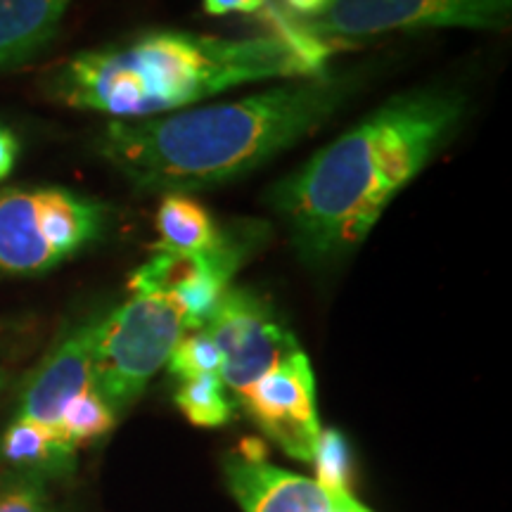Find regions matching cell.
Here are the masks:
<instances>
[{"instance_id":"1","label":"cell","mask_w":512,"mask_h":512,"mask_svg":"<svg viewBox=\"0 0 512 512\" xmlns=\"http://www.w3.org/2000/svg\"><path fill=\"white\" fill-rule=\"evenodd\" d=\"M465 112L458 88L403 91L275 183L268 204L302 261L325 266L354 252L389 202L451 143Z\"/></svg>"},{"instance_id":"2","label":"cell","mask_w":512,"mask_h":512,"mask_svg":"<svg viewBox=\"0 0 512 512\" xmlns=\"http://www.w3.org/2000/svg\"><path fill=\"white\" fill-rule=\"evenodd\" d=\"M356 88V74L323 72L235 102L112 121L98 150L140 192L190 195L235 181L302 143Z\"/></svg>"},{"instance_id":"3","label":"cell","mask_w":512,"mask_h":512,"mask_svg":"<svg viewBox=\"0 0 512 512\" xmlns=\"http://www.w3.org/2000/svg\"><path fill=\"white\" fill-rule=\"evenodd\" d=\"M323 72V62L275 34L219 38L157 29L72 57L48 81V93L74 110L133 121L185 110L235 86Z\"/></svg>"},{"instance_id":"4","label":"cell","mask_w":512,"mask_h":512,"mask_svg":"<svg viewBox=\"0 0 512 512\" xmlns=\"http://www.w3.org/2000/svg\"><path fill=\"white\" fill-rule=\"evenodd\" d=\"M112 216L64 188L0 190V273H46L102 238Z\"/></svg>"},{"instance_id":"5","label":"cell","mask_w":512,"mask_h":512,"mask_svg":"<svg viewBox=\"0 0 512 512\" xmlns=\"http://www.w3.org/2000/svg\"><path fill=\"white\" fill-rule=\"evenodd\" d=\"M188 332L185 316L164 292H133L110 316L95 320L93 389L114 413L126 411L169 363Z\"/></svg>"},{"instance_id":"6","label":"cell","mask_w":512,"mask_h":512,"mask_svg":"<svg viewBox=\"0 0 512 512\" xmlns=\"http://www.w3.org/2000/svg\"><path fill=\"white\" fill-rule=\"evenodd\" d=\"M512 0H332L320 15L297 22L306 34L339 41L418 29L510 27Z\"/></svg>"},{"instance_id":"7","label":"cell","mask_w":512,"mask_h":512,"mask_svg":"<svg viewBox=\"0 0 512 512\" xmlns=\"http://www.w3.org/2000/svg\"><path fill=\"white\" fill-rule=\"evenodd\" d=\"M256 228L223 230L216 247L202 254H176L155 249V254L128 280L131 292H164L181 306L188 332L202 330L219 306L233 275L254 252Z\"/></svg>"},{"instance_id":"8","label":"cell","mask_w":512,"mask_h":512,"mask_svg":"<svg viewBox=\"0 0 512 512\" xmlns=\"http://www.w3.org/2000/svg\"><path fill=\"white\" fill-rule=\"evenodd\" d=\"M202 330L221 349V380L235 396L299 349L273 306L249 287L230 285Z\"/></svg>"},{"instance_id":"9","label":"cell","mask_w":512,"mask_h":512,"mask_svg":"<svg viewBox=\"0 0 512 512\" xmlns=\"http://www.w3.org/2000/svg\"><path fill=\"white\" fill-rule=\"evenodd\" d=\"M238 399L259 430L283 448L287 456L311 463L320 420L316 377L302 349L285 356Z\"/></svg>"},{"instance_id":"10","label":"cell","mask_w":512,"mask_h":512,"mask_svg":"<svg viewBox=\"0 0 512 512\" xmlns=\"http://www.w3.org/2000/svg\"><path fill=\"white\" fill-rule=\"evenodd\" d=\"M93 330L95 320L57 344L43 366L31 375L17 418L57 427L64 406L74 396L93 389Z\"/></svg>"},{"instance_id":"11","label":"cell","mask_w":512,"mask_h":512,"mask_svg":"<svg viewBox=\"0 0 512 512\" xmlns=\"http://www.w3.org/2000/svg\"><path fill=\"white\" fill-rule=\"evenodd\" d=\"M226 477L245 512H328L332 503V494L316 479L280 470L266 460L233 458Z\"/></svg>"},{"instance_id":"12","label":"cell","mask_w":512,"mask_h":512,"mask_svg":"<svg viewBox=\"0 0 512 512\" xmlns=\"http://www.w3.org/2000/svg\"><path fill=\"white\" fill-rule=\"evenodd\" d=\"M72 0H0V69L29 62L53 41Z\"/></svg>"},{"instance_id":"13","label":"cell","mask_w":512,"mask_h":512,"mask_svg":"<svg viewBox=\"0 0 512 512\" xmlns=\"http://www.w3.org/2000/svg\"><path fill=\"white\" fill-rule=\"evenodd\" d=\"M155 228L159 233L157 249L176 254H202L219 245L223 238V228L216 226L209 211L183 192H169L162 197Z\"/></svg>"},{"instance_id":"14","label":"cell","mask_w":512,"mask_h":512,"mask_svg":"<svg viewBox=\"0 0 512 512\" xmlns=\"http://www.w3.org/2000/svg\"><path fill=\"white\" fill-rule=\"evenodd\" d=\"M0 453L19 470L41 477L43 472H62L72 467L76 446L57 427L17 418L0 441Z\"/></svg>"},{"instance_id":"15","label":"cell","mask_w":512,"mask_h":512,"mask_svg":"<svg viewBox=\"0 0 512 512\" xmlns=\"http://www.w3.org/2000/svg\"><path fill=\"white\" fill-rule=\"evenodd\" d=\"M176 406L197 427H221L233 418V403L228 401L221 375L185 380L176 392Z\"/></svg>"},{"instance_id":"16","label":"cell","mask_w":512,"mask_h":512,"mask_svg":"<svg viewBox=\"0 0 512 512\" xmlns=\"http://www.w3.org/2000/svg\"><path fill=\"white\" fill-rule=\"evenodd\" d=\"M114 422H117V413L107 406V401L95 389H86L64 406L57 430L79 448L88 441L105 437L114 427Z\"/></svg>"},{"instance_id":"17","label":"cell","mask_w":512,"mask_h":512,"mask_svg":"<svg viewBox=\"0 0 512 512\" xmlns=\"http://www.w3.org/2000/svg\"><path fill=\"white\" fill-rule=\"evenodd\" d=\"M316 482L332 496H351L349 491V444L337 430H320L316 448H313Z\"/></svg>"},{"instance_id":"18","label":"cell","mask_w":512,"mask_h":512,"mask_svg":"<svg viewBox=\"0 0 512 512\" xmlns=\"http://www.w3.org/2000/svg\"><path fill=\"white\" fill-rule=\"evenodd\" d=\"M169 370L183 382L202 375H221L223 354L204 330L185 332L169 358Z\"/></svg>"},{"instance_id":"19","label":"cell","mask_w":512,"mask_h":512,"mask_svg":"<svg viewBox=\"0 0 512 512\" xmlns=\"http://www.w3.org/2000/svg\"><path fill=\"white\" fill-rule=\"evenodd\" d=\"M0 512H48L43 479L38 475H27L10 484L0 494Z\"/></svg>"},{"instance_id":"20","label":"cell","mask_w":512,"mask_h":512,"mask_svg":"<svg viewBox=\"0 0 512 512\" xmlns=\"http://www.w3.org/2000/svg\"><path fill=\"white\" fill-rule=\"evenodd\" d=\"M268 0H204V10L207 15L223 17L233 15V12H245V15H252V12H259L266 8Z\"/></svg>"},{"instance_id":"21","label":"cell","mask_w":512,"mask_h":512,"mask_svg":"<svg viewBox=\"0 0 512 512\" xmlns=\"http://www.w3.org/2000/svg\"><path fill=\"white\" fill-rule=\"evenodd\" d=\"M17 152H19L17 138L12 136V131H8V128L0 126V181L8 178L10 171L15 169Z\"/></svg>"},{"instance_id":"22","label":"cell","mask_w":512,"mask_h":512,"mask_svg":"<svg viewBox=\"0 0 512 512\" xmlns=\"http://www.w3.org/2000/svg\"><path fill=\"white\" fill-rule=\"evenodd\" d=\"M285 3H287V8L292 10V15L311 19L328 8L332 0H285Z\"/></svg>"},{"instance_id":"23","label":"cell","mask_w":512,"mask_h":512,"mask_svg":"<svg viewBox=\"0 0 512 512\" xmlns=\"http://www.w3.org/2000/svg\"><path fill=\"white\" fill-rule=\"evenodd\" d=\"M5 384H8V373H5V370H3V368H0V394H3Z\"/></svg>"}]
</instances>
